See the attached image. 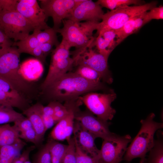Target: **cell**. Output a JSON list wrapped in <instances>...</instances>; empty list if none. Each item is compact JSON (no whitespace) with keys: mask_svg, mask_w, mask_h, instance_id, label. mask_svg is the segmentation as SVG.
<instances>
[{"mask_svg":"<svg viewBox=\"0 0 163 163\" xmlns=\"http://www.w3.org/2000/svg\"><path fill=\"white\" fill-rule=\"evenodd\" d=\"M106 89L102 82H91L70 72L61 76L43 91L53 101L61 103L76 100L83 94Z\"/></svg>","mask_w":163,"mask_h":163,"instance_id":"1","label":"cell"},{"mask_svg":"<svg viewBox=\"0 0 163 163\" xmlns=\"http://www.w3.org/2000/svg\"><path fill=\"white\" fill-rule=\"evenodd\" d=\"M155 116V114L152 113L145 119L141 120V128L127 147L123 160L129 162L135 158H139L140 163H144L147 153L154 145L155 133L163 127V123L154 120Z\"/></svg>","mask_w":163,"mask_h":163,"instance_id":"2","label":"cell"},{"mask_svg":"<svg viewBox=\"0 0 163 163\" xmlns=\"http://www.w3.org/2000/svg\"><path fill=\"white\" fill-rule=\"evenodd\" d=\"M63 27L56 30L60 33L71 48L75 50L71 55L74 56L90 46L95 37L93 36V31L97 30L99 22H78L69 19L62 21Z\"/></svg>","mask_w":163,"mask_h":163,"instance_id":"3","label":"cell"},{"mask_svg":"<svg viewBox=\"0 0 163 163\" xmlns=\"http://www.w3.org/2000/svg\"><path fill=\"white\" fill-rule=\"evenodd\" d=\"M20 54L17 48L14 46L0 53V77L23 94L28 92L30 87L19 72Z\"/></svg>","mask_w":163,"mask_h":163,"instance_id":"4","label":"cell"},{"mask_svg":"<svg viewBox=\"0 0 163 163\" xmlns=\"http://www.w3.org/2000/svg\"><path fill=\"white\" fill-rule=\"evenodd\" d=\"M157 2L153 1L144 4L120 8L104 13L99 23L97 33L103 30L116 31L120 29L130 19L156 6Z\"/></svg>","mask_w":163,"mask_h":163,"instance_id":"5","label":"cell"},{"mask_svg":"<svg viewBox=\"0 0 163 163\" xmlns=\"http://www.w3.org/2000/svg\"><path fill=\"white\" fill-rule=\"evenodd\" d=\"M70 48L67 43L62 39L52 51L48 72L41 86L43 91L74 66V60L70 57Z\"/></svg>","mask_w":163,"mask_h":163,"instance_id":"6","label":"cell"},{"mask_svg":"<svg viewBox=\"0 0 163 163\" xmlns=\"http://www.w3.org/2000/svg\"><path fill=\"white\" fill-rule=\"evenodd\" d=\"M0 29L9 38L17 42L27 37L34 29L21 14L14 11L0 12Z\"/></svg>","mask_w":163,"mask_h":163,"instance_id":"7","label":"cell"},{"mask_svg":"<svg viewBox=\"0 0 163 163\" xmlns=\"http://www.w3.org/2000/svg\"><path fill=\"white\" fill-rule=\"evenodd\" d=\"M116 98V94L111 90L105 93L90 92L79 98L93 114L108 121L112 119L116 113V111L111 106V104Z\"/></svg>","mask_w":163,"mask_h":163,"instance_id":"8","label":"cell"},{"mask_svg":"<svg viewBox=\"0 0 163 163\" xmlns=\"http://www.w3.org/2000/svg\"><path fill=\"white\" fill-rule=\"evenodd\" d=\"M132 141L130 135L116 134L104 140L101 149L95 157L96 163H119L123 160L128 143Z\"/></svg>","mask_w":163,"mask_h":163,"instance_id":"9","label":"cell"},{"mask_svg":"<svg viewBox=\"0 0 163 163\" xmlns=\"http://www.w3.org/2000/svg\"><path fill=\"white\" fill-rule=\"evenodd\" d=\"M93 43L90 46L72 57L74 60V66L84 65L89 66L100 74L103 82L111 84L113 78L108 68V59L93 49L94 46Z\"/></svg>","mask_w":163,"mask_h":163,"instance_id":"10","label":"cell"},{"mask_svg":"<svg viewBox=\"0 0 163 163\" xmlns=\"http://www.w3.org/2000/svg\"><path fill=\"white\" fill-rule=\"evenodd\" d=\"M75 119L96 138L107 140L116 134L109 129L110 123L95 116L89 111H81L78 108L75 112Z\"/></svg>","mask_w":163,"mask_h":163,"instance_id":"11","label":"cell"},{"mask_svg":"<svg viewBox=\"0 0 163 163\" xmlns=\"http://www.w3.org/2000/svg\"><path fill=\"white\" fill-rule=\"evenodd\" d=\"M40 6L48 18L51 17L53 28L57 30L62 21L66 19L75 7V0H39Z\"/></svg>","mask_w":163,"mask_h":163,"instance_id":"12","label":"cell"},{"mask_svg":"<svg viewBox=\"0 0 163 163\" xmlns=\"http://www.w3.org/2000/svg\"><path fill=\"white\" fill-rule=\"evenodd\" d=\"M81 102L79 98L65 102L64 104L68 107V113L57 122L51 131L50 136L52 139L67 141L71 137L73 132L75 112Z\"/></svg>","mask_w":163,"mask_h":163,"instance_id":"13","label":"cell"},{"mask_svg":"<svg viewBox=\"0 0 163 163\" xmlns=\"http://www.w3.org/2000/svg\"><path fill=\"white\" fill-rule=\"evenodd\" d=\"M16 11L32 25L34 30H44L50 27L47 17L36 0H18Z\"/></svg>","mask_w":163,"mask_h":163,"instance_id":"14","label":"cell"},{"mask_svg":"<svg viewBox=\"0 0 163 163\" xmlns=\"http://www.w3.org/2000/svg\"><path fill=\"white\" fill-rule=\"evenodd\" d=\"M102 8L97 2L85 0L74 8L66 19L99 22L104 14Z\"/></svg>","mask_w":163,"mask_h":163,"instance_id":"15","label":"cell"},{"mask_svg":"<svg viewBox=\"0 0 163 163\" xmlns=\"http://www.w3.org/2000/svg\"><path fill=\"white\" fill-rule=\"evenodd\" d=\"M0 104L16 107L22 111L30 106L23 94L0 77Z\"/></svg>","mask_w":163,"mask_h":163,"instance_id":"16","label":"cell"},{"mask_svg":"<svg viewBox=\"0 0 163 163\" xmlns=\"http://www.w3.org/2000/svg\"><path fill=\"white\" fill-rule=\"evenodd\" d=\"M73 133L74 139L84 152L92 157L97 156L100 150L95 143L96 138L76 120L74 123Z\"/></svg>","mask_w":163,"mask_h":163,"instance_id":"17","label":"cell"},{"mask_svg":"<svg viewBox=\"0 0 163 163\" xmlns=\"http://www.w3.org/2000/svg\"><path fill=\"white\" fill-rule=\"evenodd\" d=\"M43 106L41 104L37 103L23 111V114L25 115L31 123L37 133L39 144L42 142L46 131L42 117Z\"/></svg>","mask_w":163,"mask_h":163,"instance_id":"18","label":"cell"},{"mask_svg":"<svg viewBox=\"0 0 163 163\" xmlns=\"http://www.w3.org/2000/svg\"><path fill=\"white\" fill-rule=\"evenodd\" d=\"M147 12L132 18L120 29L116 31L117 45L129 36L138 32L142 26L150 21L147 18Z\"/></svg>","mask_w":163,"mask_h":163,"instance_id":"19","label":"cell"},{"mask_svg":"<svg viewBox=\"0 0 163 163\" xmlns=\"http://www.w3.org/2000/svg\"><path fill=\"white\" fill-rule=\"evenodd\" d=\"M43 71L42 63L36 59H30L21 64L19 72L26 81H34L38 78Z\"/></svg>","mask_w":163,"mask_h":163,"instance_id":"20","label":"cell"},{"mask_svg":"<svg viewBox=\"0 0 163 163\" xmlns=\"http://www.w3.org/2000/svg\"><path fill=\"white\" fill-rule=\"evenodd\" d=\"M26 143L21 140L19 142L3 146L0 148V163H13L20 155Z\"/></svg>","mask_w":163,"mask_h":163,"instance_id":"21","label":"cell"},{"mask_svg":"<svg viewBox=\"0 0 163 163\" xmlns=\"http://www.w3.org/2000/svg\"><path fill=\"white\" fill-rule=\"evenodd\" d=\"M149 152L144 163H163V132L161 129L156 131V139Z\"/></svg>","mask_w":163,"mask_h":163,"instance_id":"22","label":"cell"},{"mask_svg":"<svg viewBox=\"0 0 163 163\" xmlns=\"http://www.w3.org/2000/svg\"><path fill=\"white\" fill-rule=\"evenodd\" d=\"M21 140L19 132L14 125L11 126L9 123L0 125V148Z\"/></svg>","mask_w":163,"mask_h":163,"instance_id":"23","label":"cell"},{"mask_svg":"<svg viewBox=\"0 0 163 163\" xmlns=\"http://www.w3.org/2000/svg\"><path fill=\"white\" fill-rule=\"evenodd\" d=\"M52 163H62L68 145L52 139L48 143Z\"/></svg>","mask_w":163,"mask_h":163,"instance_id":"24","label":"cell"},{"mask_svg":"<svg viewBox=\"0 0 163 163\" xmlns=\"http://www.w3.org/2000/svg\"><path fill=\"white\" fill-rule=\"evenodd\" d=\"M24 117L23 114L16 111L13 107L0 104V125L14 123Z\"/></svg>","mask_w":163,"mask_h":163,"instance_id":"25","label":"cell"},{"mask_svg":"<svg viewBox=\"0 0 163 163\" xmlns=\"http://www.w3.org/2000/svg\"><path fill=\"white\" fill-rule=\"evenodd\" d=\"M39 44L35 34L33 33L23 40L14 42L13 46L16 47L19 52L30 54L32 50Z\"/></svg>","mask_w":163,"mask_h":163,"instance_id":"26","label":"cell"},{"mask_svg":"<svg viewBox=\"0 0 163 163\" xmlns=\"http://www.w3.org/2000/svg\"><path fill=\"white\" fill-rule=\"evenodd\" d=\"M40 44L46 43H53L56 47L59 45L57 36V32L53 27L44 30H41L34 29L33 31Z\"/></svg>","mask_w":163,"mask_h":163,"instance_id":"27","label":"cell"},{"mask_svg":"<svg viewBox=\"0 0 163 163\" xmlns=\"http://www.w3.org/2000/svg\"><path fill=\"white\" fill-rule=\"evenodd\" d=\"M102 7L108 9L110 11L132 5H141L143 1L139 0H98L96 2Z\"/></svg>","mask_w":163,"mask_h":163,"instance_id":"28","label":"cell"},{"mask_svg":"<svg viewBox=\"0 0 163 163\" xmlns=\"http://www.w3.org/2000/svg\"><path fill=\"white\" fill-rule=\"evenodd\" d=\"M77 68L74 73L83 78L91 82L98 83L101 82V77L95 70L86 65H79Z\"/></svg>","mask_w":163,"mask_h":163,"instance_id":"29","label":"cell"},{"mask_svg":"<svg viewBox=\"0 0 163 163\" xmlns=\"http://www.w3.org/2000/svg\"><path fill=\"white\" fill-rule=\"evenodd\" d=\"M94 46H95L97 51L103 55L107 59L113 50L109 44L99 34L95 38L93 43Z\"/></svg>","mask_w":163,"mask_h":163,"instance_id":"30","label":"cell"},{"mask_svg":"<svg viewBox=\"0 0 163 163\" xmlns=\"http://www.w3.org/2000/svg\"><path fill=\"white\" fill-rule=\"evenodd\" d=\"M68 147L62 163H76L75 145L73 137L67 141Z\"/></svg>","mask_w":163,"mask_h":163,"instance_id":"31","label":"cell"},{"mask_svg":"<svg viewBox=\"0 0 163 163\" xmlns=\"http://www.w3.org/2000/svg\"><path fill=\"white\" fill-rule=\"evenodd\" d=\"M100 34L109 44L113 50L118 45L116 31L109 30H103L100 31L97 34Z\"/></svg>","mask_w":163,"mask_h":163,"instance_id":"32","label":"cell"},{"mask_svg":"<svg viewBox=\"0 0 163 163\" xmlns=\"http://www.w3.org/2000/svg\"><path fill=\"white\" fill-rule=\"evenodd\" d=\"M34 163H52L47 143L39 152L35 158Z\"/></svg>","mask_w":163,"mask_h":163,"instance_id":"33","label":"cell"},{"mask_svg":"<svg viewBox=\"0 0 163 163\" xmlns=\"http://www.w3.org/2000/svg\"><path fill=\"white\" fill-rule=\"evenodd\" d=\"M19 138L32 142L36 145H39L37 133L33 128L19 133Z\"/></svg>","mask_w":163,"mask_h":163,"instance_id":"34","label":"cell"},{"mask_svg":"<svg viewBox=\"0 0 163 163\" xmlns=\"http://www.w3.org/2000/svg\"><path fill=\"white\" fill-rule=\"evenodd\" d=\"M14 125L17 129L19 133L33 128L31 123L26 117L14 123Z\"/></svg>","mask_w":163,"mask_h":163,"instance_id":"35","label":"cell"},{"mask_svg":"<svg viewBox=\"0 0 163 163\" xmlns=\"http://www.w3.org/2000/svg\"><path fill=\"white\" fill-rule=\"evenodd\" d=\"M18 0H0V12L16 11Z\"/></svg>","mask_w":163,"mask_h":163,"instance_id":"36","label":"cell"},{"mask_svg":"<svg viewBox=\"0 0 163 163\" xmlns=\"http://www.w3.org/2000/svg\"><path fill=\"white\" fill-rule=\"evenodd\" d=\"M146 14L148 18L151 21L152 19H163V6L155 7L151 9Z\"/></svg>","mask_w":163,"mask_h":163,"instance_id":"37","label":"cell"},{"mask_svg":"<svg viewBox=\"0 0 163 163\" xmlns=\"http://www.w3.org/2000/svg\"><path fill=\"white\" fill-rule=\"evenodd\" d=\"M14 42L0 29V53L13 46Z\"/></svg>","mask_w":163,"mask_h":163,"instance_id":"38","label":"cell"},{"mask_svg":"<svg viewBox=\"0 0 163 163\" xmlns=\"http://www.w3.org/2000/svg\"><path fill=\"white\" fill-rule=\"evenodd\" d=\"M74 140L75 145V153L76 163H85L86 153L80 148L74 139Z\"/></svg>","mask_w":163,"mask_h":163,"instance_id":"39","label":"cell"},{"mask_svg":"<svg viewBox=\"0 0 163 163\" xmlns=\"http://www.w3.org/2000/svg\"><path fill=\"white\" fill-rule=\"evenodd\" d=\"M30 54L34 56L36 59L42 63L45 62L46 57L42 51L39 44L32 50Z\"/></svg>","mask_w":163,"mask_h":163,"instance_id":"40","label":"cell"},{"mask_svg":"<svg viewBox=\"0 0 163 163\" xmlns=\"http://www.w3.org/2000/svg\"><path fill=\"white\" fill-rule=\"evenodd\" d=\"M42 117L44 124L46 130L52 127L55 123H56L54 120L53 116L44 114L42 110Z\"/></svg>","mask_w":163,"mask_h":163,"instance_id":"41","label":"cell"},{"mask_svg":"<svg viewBox=\"0 0 163 163\" xmlns=\"http://www.w3.org/2000/svg\"><path fill=\"white\" fill-rule=\"evenodd\" d=\"M65 107L60 110L54 113L53 117L56 123L58 122L60 120L64 118L68 113L67 107L65 104Z\"/></svg>","mask_w":163,"mask_h":163,"instance_id":"42","label":"cell"},{"mask_svg":"<svg viewBox=\"0 0 163 163\" xmlns=\"http://www.w3.org/2000/svg\"><path fill=\"white\" fill-rule=\"evenodd\" d=\"M39 46L44 56L46 57L47 55L52 51L53 47L54 46H55V45L52 43H46L40 44Z\"/></svg>","mask_w":163,"mask_h":163,"instance_id":"43","label":"cell"},{"mask_svg":"<svg viewBox=\"0 0 163 163\" xmlns=\"http://www.w3.org/2000/svg\"><path fill=\"white\" fill-rule=\"evenodd\" d=\"M52 106L54 113L64 108L65 106L62 104L61 102L56 101H52L50 102Z\"/></svg>","mask_w":163,"mask_h":163,"instance_id":"44","label":"cell"},{"mask_svg":"<svg viewBox=\"0 0 163 163\" xmlns=\"http://www.w3.org/2000/svg\"><path fill=\"white\" fill-rule=\"evenodd\" d=\"M42 111L44 114L48 115L53 116L54 113L53 107L50 103L47 106H43Z\"/></svg>","mask_w":163,"mask_h":163,"instance_id":"45","label":"cell"},{"mask_svg":"<svg viewBox=\"0 0 163 163\" xmlns=\"http://www.w3.org/2000/svg\"><path fill=\"white\" fill-rule=\"evenodd\" d=\"M24 163H31L29 160V159L26 161Z\"/></svg>","mask_w":163,"mask_h":163,"instance_id":"46","label":"cell"},{"mask_svg":"<svg viewBox=\"0 0 163 163\" xmlns=\"http://www.w3.org/2000/svg\"><path fill=\"white\" fill-rule=\"evenodd\" d=\"M127 163H129V162H127Z\"/></svg>","mask_w":163,"mask_h":163,"instance_id":"47","label":"cell"},{"mask_svg":"<svg viewBox=\"0 0 163 163\" xmlns=\"http://www.w3.org/2000/svg\"></svg>","mask_w":163,"mask_h":163,"instance_id":"48","label":"cell"}]
</instances>
